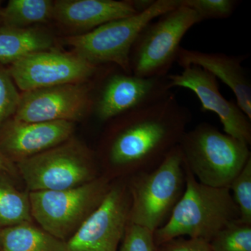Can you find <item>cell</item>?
<instances>
[{
  "label": "cell",
  "instance_id": "cell-19",
  "mask_svg": "<svg viewBox=\"0 0 251 251\" xmlns=\"http://www.w3.org/2000/svg\"><path fill=\"white\" fill-rule=\"evenodd\" d=\"M9 176L0 172V229L32 223L29 193L18 190Z\"/></svg>",
  "mask_w": 251,
  "mask_h": 251
},
{
  "label": "cell",
  "instance_id": "cell-5",
  "mask_svg": "<svg viewBox=\"0 0 251 251\" xmlns=\"http://www.w3.org/2000/svg\"><path fill=\"white\" fill-rule=\"evenodd\" d=\"M180 5V0H156L143 12L105 23L80 35L70 36L66 43L91 64H115L124 72L131 74L130 50L143 28Z\"/></svg>",
  "mask_w": 251,
  "mask_h": 251
},
{
  "label": "cell",
  "instance_id": "cell-16",
  "mask_svg": "<svg viewBox=\"0 0 251 251\" xmlns=\"http://www.w3.org/2000/svg\"><path fill=\"white\" fill-rule=\"evenodd\" d=\"M136 14L139 13L130 1L59 0L54 2L53 16L59 22L85 30Z\"/></svg>",
  "mask_w": 251,
  "mask_h": 251
},
{
  "label": "cell",
  "instance_id": "cell-24",
  "mask_svg": "<svg viewBox=\"0 0 251 251\" xmlns=\"http://www.w3.org/2000/svg\"><path fill=\"white\" fill-rule=\"evenodd\" d=\"M21 95L9 71L0 67V128L10 117L14 116Z\"/></svg>",
  "mask_w": 251,
  "mask_h": 251
},
{
  "label": "cell",
  "instance_id": "cell-6",
  "mask_svg": "<svg viewBox=\"0 0 251 251\" xmlns=\"http://www.w3.org/2000/svg\"><path fill=\"white\" fill-rule=\"evenodd\" d=\"M201 22L202 20L194 10L181 4L147 25L130 50L132 75L167 76L176 62L183 37L193 26Z\"/></svg>",
  "mask_w": 251,
  "mask_h": 251
},
{
  "label": "cell",
  "instance_id": "cell-9",
  "mask_svg": "<svg viewBox=\"0 0 251 251\" xmlns=\"http://www.w3.org/2000/svg\"><path fill=\"white\" fill-rule=\"evenodd\" d=\"M130 207L128 179L113 180L101 203L66 242L67 251H118Z\"/></svg>",
  "mask_w": 251,
  "mask_h": 251
},
{
  "label": "cell",
  "instance_id": "cell-2",
  "mask_svg": "<svg viewBox=\"0 0 251 251\" xmlns=\"http://www.w3.org/2000/svg\"><path fill=\"white\" fill-rule=\"evenodd\" d=\"M186 186L168 221L153 232L156 246L177 237L209 242L216 234L239 220L229 188L201 184L184 166Z\"/></svg>",
  "mask_w": 251,
  "mask_h": 251
},
{
  "label": "cell",
  "instance_id": "cell-15",
  "mask_svg": "<svg viewBox=\"0 0 251 251\" xmlns=\"http://www.w3.org/2000/svg\"><path fill=\"white\" fill-rule=\"evenodd\" d=\"M244 55H228L221 52H202L180 48L176 62L180 67L197 66L212 74L230 88L237 104L251 120V82L242 63Z\"/></svg>",
  "mask_w": 251,
  "mask_h": 251
},
{
  "label": "cell",
  "instance_id": "cell-8",
  "mask_svg": "<svg viewBox=\"0 0 251 251\" xmlns=\"http://www.w3.org/2000/svg\"><path fill=\"white\" fill-rule=\"evenodd\" d=\"M16 166L29 192L70 189L100 175L92 153L72 140L18 162Z\"/></svg>",
  "mask_w": 251,
  "mask_h": 251
},
{
  "label": "cell",
  "instance_id": "cell-29",
  "mask_svg": "<svg viewBox=\"0 0 251 251\" xmlns=\"http://www.w3.org/2000/svg\"><path fill=\"white\" fill-rule=\"evenodd\" d=\"M0 15H1V13H0Z\"/></svg>",
  "mask_w": 251,
  "mask_h": 251
},
{
  "label": "cell",
  "instance_id": "cell-10",
  "mask_svg": "<svg viewBox=\"0 0 251 251\" xmlns=\"http://www.w3.org/2000/svg\"><path fill=\"white\" fill-rule=\"evenodd\" d=\"M10 75L23 92L52 86L77 84L88 80L97 66L77 54L44 50L34 52L11 64Z\"/></svg>",
  "mask_w": 251,
  "mask_h": 251
},
{
  "label": "cell",
  "instance_id": "cell-4",
  "mask_svg": "<svg viewBox=\"0 0 251 251\" xmlns=\"http://www.w3.org/2000/svg\"><path fill=\"white\" fill-rule=\"evenodd\" d=\"M127 179L129 223L154 232L169 219L186 186V171L179 146L156 168Z\"/></svg>",
  "mask_w": 251,
  "mask_h": 251
},
{
  "label": "cell",
  "instance_id": "cell-25",
  "mask_svg": "<svg viewBox=\"0 0 251 251\" xmlns=\"http://www.w3.org/2000/svg\"><path fill=\"white\" fill-rule=\"evenodd\" d=\"M118 251H157L153 232L128 223Z\"/></svg>",
  "mask_w": 251,
  "mask_h": 251
},
{
  "label": "cell",
  "instance_id": "cell-14",
  "mask_svg": "<svg viewBox=\"0 0 251 251\" xmlns=\"http://www.w3.org/2000/svg\"><path fill=\"white\" fill-rule=\"evenodd\" d=\"M74 122H26L10 119L0 128V150L15 164L70 140Z\"/></svg>",
  "mask_w": 251,
  "mask_h": 251
},
{
  "label": "cell",
  "instance_id": "cell-20",
  "mask_svg": "<svg viewBox=\"0 0 251 251\" xmlns=\"http://www.w3.org/2000/svg\"><path fill=\"white\" fill-rule=\"evenodd\" d=\"M54 1L49 0H11L1 12L8 27L27 28L45 23L53 16Z\"/></svg>",
  "mask_w": 251,
  "mask_h": 251
},
{
  "label": "cell",
  "instance_id": "cell-18",
  "mask_svg": "<svg viewBox=\"0 0 251 251\" xmlns=\"http://www.w3.org/2000/svg\"><path fill=\"white\" fill-rule=\"evenodd\" d=\"M3 251H67V244L32 223L0 229Z\"/></svg>",
  "mask_w": 251,
  "mask_h": 251
},
{
  "label": "cell",
  "instance_id": "cell-13",
  "mask_svg": "<svg viewBox=\"0 0 251 251\" xmlns=\"http://www.w3.org/2000/svg\"><path fill=\"white\" fill-rule=\"evenodd\" d=\"M170 93L167 76L140 77L126 73L114 74L101 86L94 110L99 120L108 122L158 101Z\"/></svg>",
  "mask_w": 251,
  "mask_h": 251
},
{
  "label": "cell",
  "instance_id": "cell-1",
  "mask_svg": "<svg viewBox=\"0 0 251 251\" xmlns=\"http://www.w3.org/2000/svg\"><path fill=\"white\" fill-rule=\"evenodd\" d=\"M191 118L173 93L115 117L104 148L106 171L102 175L113 181L156 168L178 146Z\"/></svg>",
  "mask_w": 251,
  "mask_h": 251
},
{
  "label": "cell",
  "instance_id": "cell-26",
  "mask_svg": "<svg viewBox=\"0 0 251 251\" xmlns=\"http://www.w3.org/2000/svg\"><path fill=\"white\" fill-rule=\"evenodd\" d=\"M157 251H211L209 242L194 238L177 237L157 246Z\"/></svg>",
  "mask_w": 251,
  "mask_h": 251
},
{
  "label": "cell",
  "instance_id": "cell-22",
  "mask_svg": "<svg viewBox=\"0 0 251 251\" xmlns=\"http://www.w3.org/2000/svg\"><path fill=\"white\" fill-rule=\"evenodd\" d=\"M239 212V222L251 226V158L229 186Z\"/></svg>",
  "mask_w": 251,
  "mask_h": 251
},
{
  "label": "cell",
  "instance_id": "cell-17",
  "mask_svg": "<svg viewBox=\"0 0 251 251\" xmlns=\"http://www.w3.org/2000/svg\"><path fill=\"white\" fill-rule=\"evenodd\" d=\"M52 39L35 28L4 26L0 29V63L13 64L34 52L48 50Z\"/></svg>",
  "mask_w": 251,
  "mask_h": 251
},
{
  "label": "cell",
  "instance_id": "cell-11",
  "mask_svg": "<svg viewBox=\"0 0 251 251\" xmlns=\"http://www.w3.org/2000/svg\"><path fill=\"white\" fill-rule=\"evenodd\" d=\"M91 104L85 85L52 86L23 92L13 118L26 122H74L85 117Z\"/></svg>",
  "mask_w": 251,
  "mask_h": 251
},
{
  "label": "cell",
  "instance_id": "cell-23",
  "mask_svg": "<svg viewBox=\"0 0 251 251\" xmlns=\"http://www.w3.org/2000/svg\"><path fill=\"white\" fill-rule=\"evenodd\" d=\"M180 3L194 10L203 21L230 17L239 1L236 0H180Z\"/></svg>",
  "mask_w": 251,
  "mask_h": 251
},
{
  "label": "cell",
  "instance_id": "cell-7",
  "mask_svg": "<svg viewBox=\"0 0 251 251\" xmlns=\"http://www.w3.org/2000/svg\"><path fill=\"white\" fill-rule=\"evenodd\" d=\"M112 181L100 175L70 189L29 192L31 217L46 232L67 242L103 201Z\"/></svg>",
  "mask_w": 251,
  "mask_h": 251
},
{
  "label": "cell",
  "instance_id": "cell-12",
  "mask_svg": "<svg viewBox=\"0 0 251 251\" xmlns=\"http://www.w3.org/2000/svg\"><path fill=\"white\" fill-rule=\"evenodd\" d=\"M169 88L182 87L197 96L203 112H214L219 117L226 134L250 145L251 120L238 106L220 92L217 78L197 66H188L179 74L167 75Z\"/></svg>",
  "mask_w": 251,
  "mask_h": 251
},
{
  "label": "cell",
  "instance_id": "cell-21",
  "mask_svg": "<svg viewBox=\"0 0 251 251\" xmlns=\"http://www.w3.org/2000/svg\"><path fill=\"white\" fill-rule=\"evenodd\" d=\"M209 244L211 251H251V226L237 221L216 234Z\"/></svg>",
  "mask_w": 251,
  "mask_h": 251
},
{
  "label": "cell",
  "instance_id": "cell-3",
  "mask_svg": "<svg viewBox=\"0 0 251 251\" xmlns=\"http://www.w3.org/2000/svg\"><path fill=\"white\" fill-rule=\"evenodd\" d=\"M184 166L201 184L229 188L251 158L249 145L206 122L186 130L180 140Z\"/></svg>",
  "mask_w": 251,
  "mask_h": 251
},
{
  "label": "cell",
  "instance_id": "cell-28",
  "mask_svg": "<svg viewBox=\"0 0 251 251\" xmlns=\"http://www.w3.org/2000/svg\"><path fill=\"white\" fill-rule=\"evenodd\" d=\"M130 2L137 12L142 13L150 9L154 4L155 0H134Z\"/></svg>",
  "mask_w": 251,
  "mask_h": 251
},
{
  "label": "cell",
  "instance_id": "cell-27",
  "mask_svg": "<svg viewBox=\"0 0 251 251\" xmlns=\"http://www.w3.org/2000/svg\"><path fill=\"white\" fill-rule=\"evenodd\" d=\"M0 172L6 173L10 176H16L18 174L16 164L5 156L0 150Z\"/></svg>",
  "mask_w": 251,
  "mask_h": 251
}]
</instances>
